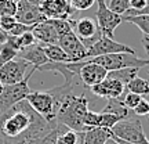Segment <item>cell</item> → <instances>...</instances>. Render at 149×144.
Wrapping results in <instances>:
<instances>
[{
	"mask_svg": "<svg viewBox=\"0 0 149 144\" xmlns=\"http://www.w3.org/2000/svg\"><path fill=\"white\" fill-rule=\"evenodd\" d=\"M17 3L13 0H0V17H15Z\"/></svg>",
	"mask_w": 149,
	"mask_h": 144,
	"instance_id": "cell-28",
	"label": "cell"
},
{
	"mask_svg": "<svg viewBox=\"0 0 149 144\" xmlns=\"http://www.w3.org/2000/svg\"><path fill=\"white\" fill-rule=\"evenodd\" d=\"M44 53L51 63H72V60L58 44H46Z\"/></svg>",
	"mask_w": 149,
	"mask_h": 144,
	"instance_id": "cell-20",
	"label": "cell"
},
{
	"mask_svg": "<svg viewBox=\"0 0 149 144\" xmlns=\"http://www.w3.org/2000/svg\"><path fill=\"white\" fill-rule=\"evenodd\" d=\"M112 136L117 139H122L124 141L133 144H149V140L146 134L144 133L142 122L139 117H137L133 111L128 114L127 118L122 119L117 122L113 128L111 129Z\"/></svg>",
	"mask_w": 149,
	"mask_h": 144,
	"instance_id": "cell-2",
	"label": "cell"
},
{
	"mask_svg": "<svg viewBox=\"0 0 149 144\" xmlns=\"http://www.w3.org/2000/svg\"><path fill=\"white\" fill-rule=\"evenodd\" d=\"M105 144H120V143H117V141L113 139V137H111V139L107 140V143H105Z\"/></svg>",
	"mask_w": 149,
	"mask_h": 144,
	"instance_id": "cell-39",
	"label": "cell"
},
{
	"mask_svg": "<svg viewBox=\"0 0 149 144\" xmlns=\"http://www.w3.org/2000/svg\"><path fill=\"white\" fill-rule=\"evenodd\" d=\"M25 100L33 108V111H36L46 121L48 122L57 121L55 115H57L58 104L50 91H31Z\"/></svg>",
	"mask_w": 149,
	"mask_h": 144,
	"instance_id": "cell-5",
	"label": "cell"
},
{
	"mask_svg": "<svg viewBox=\"0 0 149 144\" xmlns=\"http://www.w3.org/2000/svg\"><path fill=\"white\" fill-rule=\"evenodd\" d=\"M113 13L123 15L127 10H130V0H111L108 6Z\"/></svg>",
	"mask_w": 149,
	"mask_h": 144,
	"instance_id": "cell-29",
	"label": "cell"
},
{
	"mask_svg": "<svg viewBox=\"0 0 149 144\" xmlns=\"http://www.w3.org/2000/svg\"><path fill=\"white\" fill-rule=\"evenodd\" d=\"M69 3L74 11H86L95 4V0H69Z\"/></svg>",
	"mask_w": 149,
	"mask_h": 144,
	"instance_id": "cell-31",
	"label": "cell"
},
{
	"mask_svg": "<svg viewBox=\"0 0 149 144\" xmlns=\"http://www.w3.org/2000/svg\"><path fill=\"white\" fill-rule=\"evenodd\" d=\"M79 65H80V71H79L80 80L87 87H93V86L101 83L102 80L108 76V71L101 65L87 63L86 60L79 61Z\"/></svg>",
	"mask_w": 149,
	"mask_h": 144,
	"instance_id": "cell-12",
	"label": "cell"
},
{
	"mask_svg": "<svg viewBox=\"0 0 149 144\" xmlns=\"http://www.w3.org/2000/svg\"><path fill=\"white\" fill-rule=\"evenodd\" d=\"M70 24H72V32L81 40L86 48H90L102 36L97 21L90 17H81L77 20H70Z\"/></svg>",
	"mask_w": 149,
	"mask_h": 144,
	"instance_id": "cell-6",
	"label": "cell"
},
{
	"mask_svg": "<svg viewBox=\"0 0 149 144\" xmlns=\"http://www.w3.org/2000/svg\"><path fill=\"white\" fill-rule=\"evenodd\" d=\"M141 98L142 96H139V94H135V93H127L126 97H124V100H122L123 104H124V107L127 108V110H131L133 111L135 105L141 101Z\"/></svg>",
	"mask_w": 149,
	"mask_h": 144,
	"instance_id": "cell-32",
	"label": "cell"
},
{
	"mask_svg": "<svg viewBox=\"0 0 149 144\" xmlns=\"http://www.w3.org/2000/svg\"><path fill=\"white\" fill-rule=\"evenodd\" d=\"M111 137V129L90 128L83 133H79V144H105Z\"/></svg>",
	"mask_w": 149,
	"mask_h": 144,
	"instance_id": "cell-18",
	"label": "cell"
},
{
	"mask_svg": "<svg viewBox=\"0 0 149 144\" xmlns=\"http://www.w3.org/2000/svg\"><path fill=\"white\" fill-rule=\"evenodd\" d=\"M115 53L135 54V51L131 47H128L127 44L119 43L115 39L101 36L90 48H87V58H93V57H98V55H105V54H115Z\"/></svg>",
	"mask_w": 149,
	"mask_h": 144,
	"instance_id": "cell-9",
	"label": "cell"
},
{
	"mask_svg": "<svg viewBox=\"0 0 149 144\" xmlns=\"http://www.w3.org/2000/svg\"><path fill=\"white\" fill-rule=\"evenodd\" d=\"M17 55H18V50L10 42L6 40V43H3V47L0 50V67H3L10 60L15 58Z\"/></svg>",
	"mask_w": 149,
	"mask_h": 144,
	"instance_id": "cell-24",
	"label": "cell"
},
{
	"mask_svg": "<svg viewBox=\"0 0 149 144\" xmlns=\"http://www.w3.org/2000/svg\"><path fill=\"white\" fill-rule=\"evenodd\" d=\"M95 1H97V24L100 27L102 36L113 39L116 28L123 22L122 15L113 13L108 7L105 0H95Z\"/></svg>",
	"mask_w": 149,
	"mask_h": 144,
	"instance_id": "cell-7",
	"label": "cell"
},
{
	"mask_svg": "<svg viewBox=\"0 0 149 144\" xmlns=\"http://www.w3.org/2000/svg\"><path fill=\"white\" fill-rule=\"evenodd\" d=\"M28 67H31V64L25 60L19 58V57L10 60L3 67H0V82L3 85L19 83L28 75Z\"/></svg>",
	"mask_w": 149,
	"mask_h": 144,
	"instance_id": "cell-8",
	"label": "cell"
},
{
	"mask_svg": "<svg viewBox=\"0 0 149 144\" xmlns=\"http://www.w3.org/2000/svg\"><path fill=\"white\" fill-rule=\"evenodd\" d=\"M64 128L65 126H58L57 129H54L53 132H50L48 134H46L44 137H42L40 140H37L35 141L33 144H57V137H58V134L61 132H64Z\"/></svg>",
	"mask_w": 149,
	"mask_h": 144,
	"instance_id": "cell-30",
	"label": "cell"
},
{
	"mask_svg": "<svg viewBox=\"0 0 149 144\" xmlns=\"http://www.w3.org/2000/svg\"><path fill=\"white\" fill-rule=\"evenodd\" d=\"M126 89V86L120 83L117 79L113 78H105L101 83L90 87V90L93 94L101 97V98H120V96L123 94V91Z\"/></svg>",
	"mask_w": 149,
	"mask_h": 144,
	"instance_id": "cell-14",
	"label": "cell"
},
{
	"mask_svg": "<svg viewBox=\"0 0 149 144\" xmlns=\"http://www.w3.org/2000/svg\"><path fill=\"white\" fill-rule=\"evenodd\" d=\"M58 126L61 125L57 121L48 122L33 111L26 100L0 112V140L3 144H33Z\"/></svg>",
	"mask_w": 149,
	"mask_h": 144,
	"instance_id": "cell-1",
	"label": "cell"
},
{
	"mask_svg": "<svg viewBox=\"0 0 149 144\" xmlns=\"http://www.w3.org/2000/svg\"><path fill=\"white\" fill-rule=\"evenodd\" d=\"M13 1H15V3H18V1H19V0H13Z\"/></svg>",
	"mask_w": 149,
	"mask_h": 144,
	"instance_id": "cell-41",
	"label": "cell"
},
{
	"mask_svg": "<svg viewBox=\"0 0 149 144\" xmlns=\"http://www.w3.org/2000/svg\"><path fill=\"white\" fill-rule=\"evenodd\" d=\"M3 86H4V85H3V83L0 82V94H1V91H3Z\"/></svg>",
	"mask_w": 149,
	"mask_h": 144,
	"instance_id": "cell-40",
	"label": "cell"
},
{
	"mask_svg": "<svg viewBox=\"0 0 149 144\" xmlns=\"http://www.w3.org/2000/svg\"><path fill=\"white\" fill-rule=\"evenodd\" d=\"M133 112L137 115V117H144V115H148L149 114V100L145 96H142L141 101L135 105V108L133 110Z\"/></svg>",
	"mask_w": 149,
	"mask_h": 144,
	"instance_id": "cell-34",
	"label": "cell"
},
{
	"mask_svg": "<svg viewBox=\"0 0 149 144\" xmlns=\"http://www.w3.org/2000/svg\"><path fill=\"white\" fill-rule=\"evenodd\" d=\"M15 20L21 24H25L28 27H35L39 22L46 21V17L40 11V7L28 3L26 0H19L17 3Z\"/></svg>",
	"mask_w": 149,
	"mask_h": 144,
	"instance_id": "cell-13",
	"label": "cell"
},
{
	"mask_svg": "<svg viewBox=\"0 0 149 144\" xmlns=\"http://www.w3.org/2000/svg\"><path fill=\"white\" fill-rule=\"evenodd\" d=\"M17 57L28 61L33 68H36V71L39 67H42L46 63H48L47 55L44 53V44H42V43H39V42L32 44L31 47H26V48H24V50H21Z\"/></svg>",
	"mask_w": 149,
	"mask_h": 144,
	"instance_id": "cell-16",
	"label": "cell"
},
{
	"mask_svg": "<svg viewBox=\"0 0 149 144\" xmlns=\"http://www.w3.org/2000/svg\"><path fill=\"white\" fill-rule=\"evenodd\" d=\"M139 70L141 68H138V67H127V68H122V70L111 71V72H108V78L117 79L120 83L126 86L130 80H133L134 78L138 76Z\"/></svg>",
	"mask_w": 149,
	"mask_h": 144,
	"instance_id": "cell-19",
	"label": "cell"
},
{
	"mask_svg": "<svg viewBox=\"0 0 149 144\" xmlns=\"http://www.w3.org/2000/svg\"><path fill=\"white\" fill-rule=\"evenodd\" d=\"M57 44L69 55L72 63L83 61L87 58V48L73 32H68L64 36H59Z\"/></svg>",
	"mask_w": 149,
	"mask_h": 144,
	"instance_id": "cell-10",
	"label": "cell"
},
{
	"mask_svg": "<svg viewBox=\"0 0 149 144\" xmlns=\"http://www.w3.org/2000/svg\"><path fill=\"white\" fill-rule=\"evenodd\" d=\"M142 43H144L145 51H146V54L149 55V36L148 35H144V36H142Z\"/></svg>",
	"mask_w": 149,
	"mask_h": 144,
	"instance_id": "cell-37",
	"label": "cell"
},
{
	"mask_svg": "<svg viewBox=\"0 0 149 144\" xmlns=\"http://www.w3.org/2000/svg\"><path fill=\"white\" fill-rule=\"evenodd\" d=\"M146 1H148V4H149V0H146Z\"/></svg>",
	"mask_w": 149,
	"mask_h": 144,
	"instance_id": "cell-44",
	"label": "cell"
},
{
	"mask_svg": "<svg viewBox=\"0 0 149 144\" xmlns=\"http://www.w3.org/2000/svg\"><path fill=\"white\" fill-rule=\"evenodd\" d=\"M102 112H109V114H113V115H117V117H120L122 119L128 117V114H130V110L124 107V104H123L122 100H119V98H109L108 100V104L104 107Z\"/></svg>",
	"mask_w": 149,
	"mask_h": 144,
	"instance_id": "cell-21",
	"label": "cell"
},
{
	"mask_svg": "<svg viewBox=\"0 0 149 144\" xmlns=\"http://www.w3.org/2000/svg\"><path fill=\"white\" fill-rule=\"evenodd\" d=\"M32 28H33V27H28V25H25V24L17 22L15 27L13 28V29H11V31L7 33V35H11V36H19V35H22V33L32 31Z\"/></svg>",
	"mask_w": 149,
	"mask_h": 144,
	"instance_id": "cell-35",
	"label": "cell"
},
{
	"mask_svg": "<svg viewBox=\"0 0 149 144\" xmlns=\"http://www.w3.org/2000/svg\"><path fill=\"white\" fill-rule=\"evenodd\" d=\"M40 11L46 17V20H54V18L70 20V17L74 13L69 0H46L40 6Z\"/></svg>",
	"mask_w": 149,
	"mask_h": 144,
	"instance_id": "cell-11",
	"label": "cell"
},
{
	"mask_svg": "<svg viewBox=\"0 0 149 144\" xmlns=\"http://www.w3.org/2000/svg\"><path fill=\"white\" fill-rule=\"evenodd\" d=\"M123 21H127L138 28L144 35L149 36V14L146 15H131V17H123Z\"/></svg>",
	"mask_w": 149,
	"mask_h": 144,
	"instance_id": "cell-23",
	"label": "cell"
},
{
	"mask_svg": "<svg viewBox=\"0 0 149 144\" xmlns=\"http://www.w3.org/2000/svg\"><path fill=\"white\" fill-rule=\"evenodd\" d=\"M15 37H17V44H18V47H19V51L24 50V48H26V47H31L32 44L36 43V39H35V36H33L32 31L22 33V35L15 36Z\"/></svg>",
	"mask_w": 149,
	"mask_h": 144,
	"instance_id": "cell-27",
	"label": "cell"
},
{
	"mask_svg": "<svg viewBox=\"0 0 149 144\" xmlns=\"http://www.w3.org/2000/svg\"><path fill=\"white\" fill-rule=\"evenodd\" d=\"M86 61L97 64V65H101L108 72L122 70V68H127V67H138V68H142L145 65H149V60H141L135 54H130V53L105 54V55H98V57L87 58Z\"/></svg>",
	"mask_w": 149,
	"mask_h": 144,
	"instance_id": "cell-3",
	"label": "cell"
},
{
	"mask_svg": "<svg viewBox=\"0 0 149 144\" xmlns=\"http://www.w3.org/2000/svg\"><path fill=\"white\" fill-rule=\"evenodd\" d=\"M17 22L18 21L15 20V17H10V15L0 17V29H1L3 32L8 33L13 28L15 27Z\"/></svg>",
	"mask_w": 149,
	"mask_h": 144,
	"instance_id": "cell-33",
	"label": "cell"
},
{
	"mask_svg": "<svg viewBox=\"0 0 149 144\" xmlns=\"http://www.w3.org/2000/svg\"><path fill=\"white\" fill-rule=\"evenodd\" d=\"M145 97H146V98H148V100H149V94H148V96H145Z\"/></svg>",
	"mask_w": 149,
	"mask_h": 144,
	"instance_id": "cell-42",
	"label": "cell"
},
{
	"mask_svg": "<svg viewBox=\"0 0 149 144\" xmlns=\"http://www.w3.org/2000/svg\"><path fill=\"white\" fill-rule=\"evenodd\" d=\"M26 1L28 3H31V4H33V6H36V7H40L46 0H26Z\"/></svg>",
	"mask_w": 149,
	"mask_h": 144,
	"instance_id": "cell-38",
	"label": "cell"
},
{
	"mask_svg": "<svg viewBox=\"0 0 149 144\" xmlns=\"http://www.w3.org/2000/svg\"><path fill=\"white\" fill-rule=\"evenodd\" d=\"M57 144H79V133L74 130L61 132L57 137Z\"/></svg>",
	"mask_w": 149,
	"mask_h": 144,
	"instance_id": "cell-26",
	"label": "cell"
},
{
	"mask_svg": "<svg viewBox=\"0 0 149 144\" xmlns=\"http://www.w3.org/2000/svg\"><path fill=\"white\" fill-rule=\"evenodd\" d=\"M128 93H135L139 96H148L149 94V80L144 79V78H134L133 80H130L126 85Z\"/></svg>",
	"mask_w": 149,
	"mask_h": 144,
	"instance_id": "cell-22",
	"label": "cell"
},
{
	"mask_svg": "<svg viewBox=\"0 0 149 144\" xmlns=\"http://www.w3.org/2000/svg\"><path fill=\"white\" fill-rule=\"evenodd\" d=\"M36 68L31 70V72L25 76V79L19 82V83H14V85H4L3 86V91L0 94V112L7 111L8 108H11L13 105L18 104L19 101L25 100L28 97V94L31 93L29 85L28 82L32 78V75L35 74Z\"/></svg>",
	"mask_w": 149,
	"mask_h": 144,
	"instance_id": "cell-4",
	"label": "cell"
},
{
	"mask_svg": "<svg viewBox=\"0 0 149 144\" xmlns=\"http://www.w3.org/2000/svg\"><path fill=\"white\" fill-rule=\"evenodd\" d=\"M0 144H3V141H1V140H0Z\"/></svg>",
	"mask_w": 149,
	"mask_h": 144,
	"instance_id": "cell-43",
	"label": "cell"
},
{
	"mask_svg": "<svg viewBox=\"0 0 149 144\" xmlns=\"http://www.w3.org/2000/svg\"><path fill=\"white\" fill-rule=\"evenodd\" d=\"M122 118L109 114V112H94L88 111L86 115L84 125L87 128H105V129H112L117 122H120Z\"/></svg>",
	"mask_w": 149,
	"mask_h": 144,
	"instance_id": "cell-15",
	"label": "cell"
},
{
	"mask_svg": "<svg viewBox=\"0 0 149 144\" xmlns=\"http://www.w3.org/2000/svg\"><path fill=\"white\" fill-rule=\"evenodd\" d=\"M50 24L54 27L55 32L58 33V36H64L68 32H72V24L70 20H61V18H54V20H48Z\"/></svg>",
	"mask_w": 149,
	"mask_h": 144,
	"instance_id": "cell-25",
	"label": "cell"
},
{
	"mask_svg": "<svg viewBox=\"0 0 149 144\" xmlns=\"http://www.w3.org/2000/svg\"><path fill=\"white\" fill-rule=\"evenodd\" d=\"M148 118H149V114H148Z\"/></svg>",
	"mask_w": 149,
	"mask_h": 144,
	"instance_id": "cell-45",
	"label": "cell"
},
{
	"mask_svg": "<svg viewBox=\"0 0 149 144\" xmlns=\"http://www.w3.org/2000/svg\"><path fill=\"white\" fill-rule=\"evenodd\" d=\"M148 6V1L146 0H130V8L131 10H142Z\"/></svg>",
	"mask_w": 149,
	"mask_h": 144,
	"instance_id": "cell-36",
	"label": "cell"
},
{
	"mask_svg": "<svg viewBox=\"0 0 149 144\" xmlns=\"http://www.w3.org/2000/svg\"><path fill=\"white\" fill-rule=\"evenodd\" d=\"M32 33H33V36H35V39H36V42L42 43L44 46L46 44H57L59 39L58 33L55 32L54 27L50 24L48 20L36 24L32 28Z\"/></svg>",
	"mask_w": 149,
	"mask_h": 144,
	"instance_id": "cell-17",
	"label": "cell"
}]
</instances>
